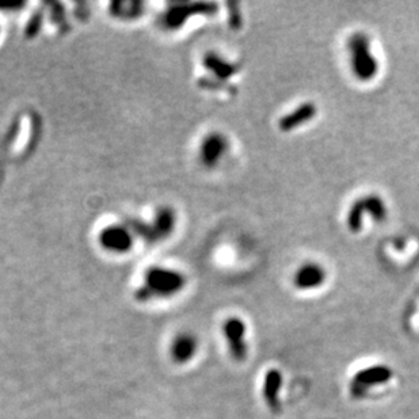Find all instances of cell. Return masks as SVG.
<instances>
[{
    "mask_svg": "<svg viewBox=\"0 0 419 419\" xmlns=\"http://www.w3.org/2000/svg\"><path fill=\"white\" fill-rule=\"evenodd\" d=\"M394 372L387 365H370L358 370L350 381V394L355 399L364 398L372 388L391 381Z\"/></svg>",
    "mask_w": 419,
    "mask_h": 419,
    "instance_id": "cell-3",
    "label": "cell"
},
{
    "mask_svg": "<svg viewBox=\"0 0 419 419\" xmlns=\"http://www.w3.org/2000/svg\"><path fill=\"white\" fill-rule=\"evenodd\" d=\"M365 213H368L374 221H384L388 210L387 205L384 203V200L377 196V194H369L365 196L359 200H357L348 213V228L350 232L353 233H358L362 229V223H364V216Z\"/></svg>",
    "mask_w": 419,
    "mask_h": 419,
    "instance_id": "cell-4",
    "label": "cell"
},
{
    "mask_svg": "<svg viewBox=\"0 0 419 419\" xmlns=\"http://www.w3.org/2000/svg\"><path fill=\"white\" fill-rule=\"evenodd\" d=\"M348 47L354 76L359 81H369L374 79L379 72V63L372 53L369 37L361 31L354 33L349 38Z\"/></svg>",
    "mask_w": 419,
    "mask_h": 419,
    "instance_id": "cell-2",
    "label": "cell"
},
{
    "mask_svg": "<svg viewBox=\"0 0 419 419\" xmlns=\"http://www.w3.org/2000/svg\"><path fill=\"white\" fill-rule=\"evenodd\" d=\"M246 323L240 318H229L223 325V335L228 344V350L235 361H244L247 357Z\"/></svg>",
    "mask_w": 419,
    "mask_h": 419,
    "instance_id": "cell-5",
    "label": "cell"
},
{
    "mask_svg": "<svg viewBox=\"0 0 419 419\" xmlns=\"http://www.w3.org/2000/svg\"><path fill=\"white\" fill-rule=\"evenodd\" d=\"M197 348H199V344L194 335L188 334V333L179 334L174 338L170 346L171 359H174L178 364H185L196 355Z\"/></svg>",
    "mask_w": 419,
    "mask_h": 419,
    "instance_id": "cell-10",
    "label": "cell"
},
{
    "mask_svg": "<svg viewBox=\"0 0 419 419\" xmlns=\"http://www.w3.org/2000/svg\"><path fill=\"white\" fill-rule=\"evenodd\" d=\"M326 270L315 262L304 264L294 275L293 283L299 290H312L320 288L326 281Z\"/></svg>",
    "mask_w": 419,
    "mask_h": 419,
    "instance_id": "cell-6",
    "label": "cell"
},
{
    "mask_svg": "<svg viewBox=\"0 0 419 419\" xmlns=\"http://www.w3.org/2000/svg\"><path fill=\"white\" fill-rule=\"evenodd\" d=\"M185 276L177 270L166 268H152L147 272L144 283L136 292L139 301H148L159 297H170L183 289Z\"/></svg>",
    "mask_w": 419,
    "mask_h": 419,
    "instance_id": "cell-1",
    "label": "cell"
},
{
    "mask_svg": "<svg viewBox=\"0 0 419 419\" xmlns=\"http://www.w3.org/2000/svg\"><path fill=\"white\" fill-rule=\"evenodd\" d=\"M228 140L221 134H210L203 140L200 147V157L204 166L214 167L227 153Z\"/></svg>",
    "mask_w": 419,
    "mask_h": 419,
    "instance_id": "cell-8",
    "label": "cell"
},
{
    "mask_svg": "<svg viewBox=\"0 0 419 419\" xmlns=\"http://www.w3.org/2000/svg\"><path fill=\"white\" fill-rule=\"evenodd\" d=\"M101 244L113 253H125L132 246L131 232L121 225H110L99 236Z\"/></svg>",
    "mask_w": 419,
    "mask_h": 419,
    "instance_id": "cell-7",
    "label": "cell"
},
{
    "mask_svg": "<svg viewBox=\"0 0 419 419\" xmlns=\"http://www.w3.org/2000/svg\"><path fill=\"white\" fill-rule=\"evenodd\" d=\"M318 114V107L312 102H304L300 106H297L293 112L285 114L281 117L279 121V131L282 132H292L296 128L308 124L311 120H314Z\"/></svg>",
    "mask_w": 419,
    "mask_h": 419,
    "instance_id": "cell-9",
    "label": "cell"
},
{
    "mask_svg": "<svg viewBox=\"0 0 419 419\" xmlns=\"http://www.w3.org/2000/svg\"><path fill=\"white\" fill-rule=\"evenodd\" d=\"M282 387V373L279 369H269L264 380V399L269 409L277 411L279 409V391Z\"/></svg>",
    "mask_w": 419,
    "mask_h": 419,
    "instance_id": "cell-11",
    "label": "cell"
}]
</instances>
